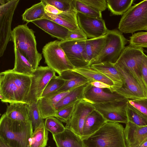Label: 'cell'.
Returning a JSON list of instances; mask_svg holds the SVG:
<instances>
[{
	"mask_svg": "<svg viewBox=\"0 0 147 147\" xmlns=\"http://www.w3.org/2000/svg\"><path fill=\"white\" fill-rule=\"evenodd\" d=\"M106 40L105 35L85 40L86 51L89 64L90 62L96 57L101 52L105 46Z\"/></svg>",
	"mask_w": 147,
	"mask_h": 147,
	"instance_id": "obj_28",
	"label": "cell"
},
{
	"mask_svg": "<svg viewBox=\"0 0 147 147\" xmlns=\"http://www.w3.org/2000/svg\"><path fill=\"white\" fill-rule=\"evenodd\" d=\"M90 66L103 74L113 82L114 92L121 87L122 82L121 76L114 64L109 62H103L93 64Z\"/></svg>",
	"mask_w": 147,
	"mask_h": 147,
	"instance_id": "obj_23",
	"label": "cell"
},
{
	"mask_svg": "<svg viewBox=\"0 0 147 147\" xmlns=\"http://www.w3.org/2000/svg\"><path fill=\"white\" fill-rule=\"evenodd\" d=\"M95 109L93 104L84 99L75 104L70 118L65 127L71 130L81 138L84 123L87 116Z\"/></svg>",
	"mask_w": 147,
	"mask_h": 147,
	"instance_id": "obj_14",
	"label": "cell"
},
{
	"mask_svg": "<svg viewBox=\"0 0 147 147\" xmlns=\"http://www.w3.org/2000/svg\"><path fill=\"white\" fill-rule=\"evenodd\" d=\"M45 3L54 6L61 11L65 12L71 8L73 0H43Z\"/></svg>",
	"mask_w": 147,
	"mask_h": 147,
	"instance_id": "obj_39",
	"label": "cell"
},
{
	"mask_svg": "<svg viewBox=\"0 0 147 147\" xmlns=\"http://www.w3.org/2000/svg\"><path fill=\"white\" fill-rule=\"evenodd\" d=\"M0 94L3 102L26 103L31 84V76L8 69L0 73Z\"/></svg>",
	"mask_w": 147,
	"mask_h": 147,
	"instance_id": "obj_1",
	"label": "cell"
},
{
	"mask_svg": "<svg viewBox=\"0 0 147 147\" xmlns=\"http://www.w3.org/2000/svg\"><path fill=\"white\" fill-rule=\"evenodd\" d=\"M128 122L140 126L147 125V115L142 113L128 101L126 108Z\"/></svg>",
	"mask_w": 147,
	"mask_h": 147,
	"instance_id": "obj_33",
	"label": "cell"
},
{
	"mask_svg": "<svg viewBox=\"0 0 147 147\" xmlns=\"http://www.w3.org/2000/svg\"><path fill=\"white\" fill-rule=\"evenodd\" d=\"M76 103L56 111L55 117L61 121L66 123L71 116Z\"/></svg>",
	"mask_w": 147,
	"mask_h": 147,
	"instance_id": "obj_40",
	"label": "cell"
},
{
	"mask_svg": "<svg viewBox=\"0 0 147 147\" xmlns=\"http://www.w3.org/2000/svg\"><path fill=\"white\" fill-rule=\"evenodd\" d=\"M106 35V40L104 48L99 55L90 62V66L103 62L115 64L129 41L123 33L117 29H108Z\"/></svg>",
	"mask_w": 147,
	"mask_h": 147,
	"instance_id": "obj_6",
	"label": "cell"
},
{
	"mask_svg": "<svg viewBox=\"0 0 147 147\" xmlns=\"http://www.w3.org/2000/svg\"><path fill=\"white\" fill-rule=\"evenodd\" d=\"M124 130L119 123L106 122L83 140L86 147H127Z\"/></svg>",
	"mask_w": 147,
	"mask_h": 147,
	"instance_id": "obj_3",
	"label": "cell"
},
{
	"mask_svg": "<svg viewBox=\"0 0 147 147\" xmlns=\"http://www.w3.org/2000/svg\"><path fill=\"white\" fill-rule=\"evenodd\" d=\"M27 105L30 119L34 130L45 121L41 117L38 101Z\"/></svg>",
	"mask_w": 147,
	"mask_h": 147,
	"instance_id": "obj_34",
	"label": "cell"
},
{
	"mask_svg": "<svg viewBox=\"0 0 147 147\" xmlns=\"http://www.w3.org/2000/svg\"><path fill=\"white\" fill-rule=\"evenodd\" d=\"M142 49L129 45L125 47L114 64L128 71L138 81L147 94V90L141 76L140 67L145 55Z\"/></svg>",
	"mask_w": 147,
	"mask_h": 147,
	"instance_id": "obj_7",
	"label": "cell"
},
{
	"mask_svg": "<svg viewBox=\"0 0 147 147\" xmlns=\"http://www.w3.org/2000/svg\"><path fill=\"white\" fill-rule=\"evenodd\" d=\"M92 86L89 82L84 93V99L92 104L124 101L128 99L116 92Z\"/></svg>",
	"mask_w": 147,
	"mask_h": 147,
	"instance_id": "obj_16",
	"label": "cell"
},
{
	"mask_svg": "<svg viewBox=\"0 0 147 147\" xmlns=\"http://www.w3.org/2000/svg\"><path fill=\"white\" fill-rule=\"evenodd\" d=\"M111 15H123L131 7L134 0H106Z\"/></svg>",
	"mask_w": 147,
	"mask_h": 147,
	"instance_id": "obj_32",
	"label": "cell"
},
{
	"mask_svg": "<svg viewBox=\"0 0 147 147\" xmlns=\"http://www.w3.org/2000/svg\"><path fill=\"white\" fill-rule=\"evenodd\" d=\"M95 10L101 12L107 8L106 0H80Z\"/></svg>",
	"mask_w": 147,
	"mask_h": 147,
	"instance_id": "obj_41",
	"label": "cell"
},
{
	"mask_svg": "<svg viewBox=\"0 0 147 147\" xmlns=\"http://www.w3.org/2000/svg\"><path fill=\"white\" fill-rule=\"evenodd\" d=\"M79 27L87 38H96L105 35L108 29L102 18L100 19L77 12Z\"/></svg>",
	"mask_w": 147,
	"mask_h": 147,
	"instance_id": "obj_15",
	"label": "cell"
},
{
	"mask_svg": "<svg viewBox=\"0 0 147 147\" xmlns=\"http://www.w3.org/2000/svg\"><path fill=\"white\" fill-rule=\"evenodd\" d=\"M136 147H147V140L144 141Z\"/></svg>",
	"mask_w": 147,
	"mask_h": 147,
	"instance_id": "obj_48",
	"label": "cell"
},
{
	"mask_svg": "<svg viewBox=\"0 0 147 147\" xmlns=\"http://www.w3.org/2000/svg\"><path fill=\"white\" fill-rule=\"evenodd\" d=\"M45 62L47 66L60 75L63 71L75 68L60 46L59 41L50 42L42 49Z\"/></svg>",
	"mask_w": 147,
	"mask_h": 147,
	"instance_id": "obj_8",
	"label": "cell"
},
{
	"mask_svg": "<svg viewBox=\"0 0 147 147\" xmlns=\"http://www.w3.org/2000/svg\"><path fill=\"white\" fill-rule=\"evenodd\" d=\"M59 44L75 68L89 66L85 49V40H60Z\"/></svg>",
	"mask_w": 147,
	"mask_h": 147,
	"instance_id": "obj_11",
	"label": "cell"
},
{
	"mask_svg": "<svg viewBox=\"0 0 147 147\" xmlns=\"http://www.w3.org/2000/svg\"><path fill=\"white\" fill-rule=\"evenodd\" d=\"M122 82L121 87L115 92L128 99L147 98V94L133 76L127 70L114 64Z\"/></svg>",
	"mask_w": 147,
	"mask_h": 147,
	"instance_id": "obj_12",
	"label": "cell"
},
{
	"mask_svg": "<svg viewBox=\"0 0 147 147\" xmlns=\"http://www.w3.org/2000/svg\"><path fill=\"white\" fill-rule=\"evenodd\" d=\"M90 83L91 86L94 87L99 88L107 89L110 91V86L104 83L98 81H91L90 82Z\"/></svg>",
	"mask_w": 147,
	"mask_h": 147,
	"instance_id": "obj_46",
	"label": "cell"
},
{
	"mask_svg": "<svg viewBox=\"0 0 147 147\" xmlns=\"http://www.w3.org/2000/svg\"><path fill=\"white\" fill-rule=\"evenodd\" d=\"M65 80L58 76H55L49 81L41 98L50 95L60 89L65 83Z\"/></svg>",
	"mask_w": 147,
	"mask_h": 147,
	"instance_id": "obj_36",
	"label": "cell"
},
{
	"mask_svg": "<svg viewBox=\"0 0 147 147\" xmlns=\"http://www.w3.org/2000/svg\"><path fill=\"white\" fill-rule=\"evenodd\" d=\"M76 71L92 81L104 83L110 86V92H114V84L113 82L102 74L90 66L75 68L72 70Z\"/></svg>",
	"mask_w": 147,
	"mask_h": 147,
	"instance_id": "obj_27",
	"label": "cell"
},
{
	"mask_svg": "<svg viewBox=\"0 0 147 147\" xmlns=\"http://www.w3.org/2000/svg\"><path fill=\"white\" fill-rule=\"evenodd\" d=\"M129 102L140 111L147 115V98L128 99Z\"/></svg>",
	"mask_w": 147,
	"mask_h": 147,
	"instance_id": "obj_42",
	"label": "cell"
},
{
	"mask_svg": "<svg viewBox=\"0 0 147 147\" xmlns=\"http://www.w3.org/2000/svg\"><path fill=\"white\" fill-rule=\"evenodd\" d=\"M124 132L127 147H136L147 140V125L138 126L128 121Z\"/></svg>",
	"mask_w": 147,
	"mask_h": 147,
	"instance_id": "obj_18",
	"label": "cell"
},
{
	"mask_svg": "<svg viewBox=\"0 0 147 147\" xmlns=\"http://www.w3.org/2000/svg\"><path fill=\"white\" fill-rule=\"evenodd\" d=\"M88 83L79 86L70 91L57 104L56 112L84 99L85 90Z\"/></svg>",
	"mask_w": 147,
	"mask_h": 147,
	"instance_id": "obj_26",
	"label": "cell"
},
{
	"mask_svg": "<svg viewBox=\"0 0 147 147\" xmlns=\"http://www.w3.org/2000/svg\"><path fill=\"white\" fill-rule=\"evenodd\" d=\"M118 29L122 33L147 30V0L131 6L122 16Z\"/></svg>",
	"mask_w": 147,
	"mask_h": 147,
	"instance_id": "obj_5",
	"label": "cell"
},
{
	"mask_svg": "<svg viewBox=\"0 0 147 147\" xmlns=\"http://www.w3.org/2000/svg\"><path fill=\"white\" fill-rule=\"evenodd\" d=\"M14 66L12 69L18 73L31 76L34 71L32 66L28 60L14 47Z\"/></svg>",
	"mask_w": 147,
	"mask_h": 147,
	"instance_id": "obj_29",
	"label": "cell"
},
{
	"mask_svg": "<svg viewBox=\"0 0 147 147\" xmlns=\"http://www.w3.org/2000/svg\"><path fill=\"white\" fill-rule=\"evenodd\" d=\"M129 38L130 46L138 49L147 48V32L135 33Z\"/></svg>",
	"mask_w": 147,
	"mask_h": 147,
	"instance_id": "obj_38",
	"label": "cell"
},
{
	"mask_svg": "<svg viewBox=\"0 0 147 147\" xmlns=\"http://www.w3.org/2000/svg\"><path fill=\"white\" fill-rule=\"evenodd\" d=\"M48 139V131L45 127L44 121L33 132L30 147H46Z\"/></svg>",
	"mask_w": 147,
	"mask_h": 147,
	"instance_id": "obj_30",
	"label": "cell"
},
{
	"mask_svg": "<svg viewBox=\"0 0 147 147\" xmlns=\"http://www.w3.org/2000/svg\"><path fill=\"white\" fill-rule=\"evenodd\" d=\"M49 147H50V146H49Z\"/></svg>",
	"mask_w": 147,
	"mask_h": 147,
	"instance_id": "obj_49",
	"label": "cell"
},
{
	"mask_svg": "<svg viewBox=\"0 0 147 147\" xmlns=\"http://www.w3.org/2000/svg\"><path fill=\"white\" fill-rule=\"evenodd\" d=\"M52 136L57 147H86L82 138L68 128Z\"/></svg>",
	"mask_w": 147,
	"mask_h": 147,
	"instance_id": "obj_22",
	"label": "cell"
},
{
	"mask_svg": "<svg viewBox=\"0 0 147 147\" xmlns=\"http://www.w3.org/2000/svg\"><path fill=\"white\" fill-rule=\"evenodd\" d=\"M59 76L65 80V82L63 86L54 93H55L71 90L92 81L81 74L71 70L63 71Z\"/></svg>",
	"mask_w": 147,
	"mask_h": 147,
	"instance_id": "obj_21",
	"label": "cell"
},
{
	"mask_svg": "<svg viewBox=\"0 0 147 147\" xmlns=\"http://www.w3.org/2000/svg\"><path fill=\"white\" fill-rule=\"evenodd\" d=\"M73 2L77 12L90 17L102 18L101 12L95 10L82 2L80 0H73Z\"/></svg>",
	"mask_w": 147,
	"mask_h": 147,
	"instance_id": "obj_35",
	"label": "cell"
},
{
	"mask_svg": "<svg viewBox=\"0 0 147 147\" xmlns=\"http://www.w3.org/2000/svg\"><path fill=\"white\" fill-rule=\"evenodd\" d=\"M41 1L43 2L45 5L46 12L54 15H58L62 12L54 6L45 3L43 0H41Z\"/></svg>",
	"mask_w": 147,
	"mask_h": 147,
	"instance_id": "obj_45",
	"label": "cell"
},
{
	"mask_svg": "<svg viewBox=\"0 0 147 147\" xmlns=\"http://www.w3.org/2000/svg\"><path fill=\"white\" fill-rule=\"evenodd\" d=\"M12 40L14 47L28 60L34 70L36 69L42 59V54L37 51L34 31L27 24L19 25L12 30Z\"/></svg>",
	"mask_w": 147,
	"mask_h": 147,
	"instance_id": "obj_4",
	"label": "cell"
},
{
	"mask_svg": "<svg viewBox=\"0 0 147 147\" xmlns=\"http://www.w3.org/2000/svg\"><path fill=\"white\" fill-rule=\"evenodd\" d=\"M44 18L52 20L71 31L81 30L78 22L77 12L75 8L74 2L72 7L69 10L57 15L45 12Z\"/></svg>",
	"mask_w": 147,
	"mask_h": 147,
	"instance_id": "obj_17",
	"label": "cell"
},
{
	"mask_svg": "<svg viewBox=\"0 0 147 147\" xmlns=\"http://www.w3.org/2000/svg\"><path fill=\"white\" fill-rule=\"evenodd\" d=\"M31 121L13 120L5 113L0 120V138L12 147H30L33 133Z\"/></svg>",
	"mask_w": 147,
	"mask_h": 147,
	"instance_id": "obj_2",
	"label": "cell"
},
{
	"mask_svg": "<svg viewBox=\"0 0 147 147\" xmlns=\"http://www.w3.org/2000/svg\"><path fill=\"white\" fill-rule=\"evenodd\" d=\"M71 90L61 93H54L40 98L38 102L42 118L44 119L49 117H55L56 112V105Z\"/></svg>",
	"mask_w": 147,
	"mask_h": 147,
	"instance_id": "obj_20",
	"label": "cell"
},
{
	"mask_svg": "<svg viewBox=\"0 0 147 147\" xmlns=\"http://www.w3.org/2000/svg\"><path fill=\"white\" fill-rule=\"evenodd\" d=\"M106 122L102 115L95 109L87 117L83 126L82 138L89 137L100 129Z\"/></svg>",
	"mask_w": 147,
	"mask_h": 147,
	"instance_id": "obj_24",
	"label": "cell"
},
{
	"mask_svg": "<svg viewBox=\"0 0 147 147\" xmlns=\"http://www.w3.org/2000/svg\"><path fill=\"white\" fill-rule=\"evenodd\" d=\"M88 38L85 34L80 30L72 31L68 36L66 40H84Z\"/></svg>",
	"mask_w": 147,
	"mask_h": 147,
	"instance_id": "obj_43",
	"label": "cell"
},
{
	"mask_svg": "<svg viewBox=\"0 0 147 147\" xmlns=\"http://www.w3.org/2000/svg\"><path fill=\"white\" fill-rule=\"evenodd\" d=\"M19 0H8L0 6V56L3 55L9 42L12 40L11 24Z\"/></svg>",
	"mask_w": 147,
	"mask_h": 147,
	"instance_id": "obj_9",
	"label": "cell"
},
{
	"mask_svg": "<svg viewBox=\"0 0 147 147\" xmlns=\"http://www.w3.org/2000/svg\"><path fill=\"white\" fill-rule=\"evenodd\" d=\"M45 125L46 129L52 135L61 133L65 128L61 122L55 117H49L46 119Z\"/></svg>",
	"mask_w": 147,
	"mask_h": 147,
	"instance_id": "obj_37",
	"label": "cell"
},
{
	"mask_svg": "<svg viewBox=\"0 0 147 147\" xmlns=\"http://www.w3.org/2000/svg\"><path fill=\"white\" fill-rule=\"evenodd\" d=\"M5 113L7 117L13 120L23 122L30 120L28 105L26 103H10L7 106Z\"/></svg>",
	"mask_w": 147,
	"mask_h": 147,
	"instance_id": "obj_25",
	"label": "cell"
},
{
	"mask_svg": "<svg viewBox=\"0 0 147 147\" xmlns=\"http://www.w3.org/2000/svg\"><path fill=\"white\" fill-rule=\"evenodd\" d=\"M128 99L122 101L92 104L95 109L103 116L106 122L126 123L128 122L126 108Z\"/></svg>",
	"mask_w": 147,
	"mask_h": 147,
	"instance_id": "obj_13",
	"label": "cell"
},
{
	"mask_svg": "<svg viewBox=\"0 0 147 147\" xmlns=\"http://www.w3.org/2000/svg\"><path fill=\"white\" fill-rule=\"evenodd\" d=\"M56 72L47 66H38L31 76V82L26 101L29 104L38 101L50 80Z\"/></svg>",
	"mask_w": 147,
	"mask_h": 147,
	"instance_id": "obj_10",
	"label": "cell"
},
{
	"mask_svg": "<svg viewBox=\"0 0 147 147\" xmlns=\"http://www.w3.org/2000/svg\"><path fill=\"white\" fill-rule=\"evenodd\" d=\"M0 147H12L5 143L1 138H0Z\"/></svg>",
	"mask_w": 147,
	"mask_h": 147,
	"instance_id": "obj_47",
	"label": "cell"
},
{
	"mask_svg": "<svg viewBox=\"0 0 147 147\" xmlns=\"http://www.w3.org/2000/svg\"><path fill=\"white\" fill-rule=\"evenodd\" d=\"M31 22L53 37L60 40H66L72 32L52 20L45 18Z\"/></svg>",
	"mask_w": 147,
	"mask_h": 147,
	"instance_id": "obj_19",
	"label": "cell"
},
{
	"mask_svg": "<svg viewBox=\"0 0 147 147\" xmlns=\"http://www.w3.org/2000/svg\"><path fill=\"white\" fill-rule=\"evenodd\" d=\"M142 79L147 90V56L145 54L140 67Z\"/></svg>",
	"mask_w": 147,
	"mask_h": 147,
	"instance_id": "obj_44",
	"label": "cell"
},
{
	"mask_svg": "<svg viewBox=\"0 0 147 147\" xmlns=\"http://www.w3.org/2000/svg\"><path fill=\"white\" fill-rule=\"evenodd\" d=\"M45 5L40 0L26 9L22 15L23 20L28 23L43 18L45 13Z\"/></svg>",
	"mask_w": 147,
	"mask_h": 147,
	"instance_id": "obj_31",
	"label": "cell"
}]
</instances>
